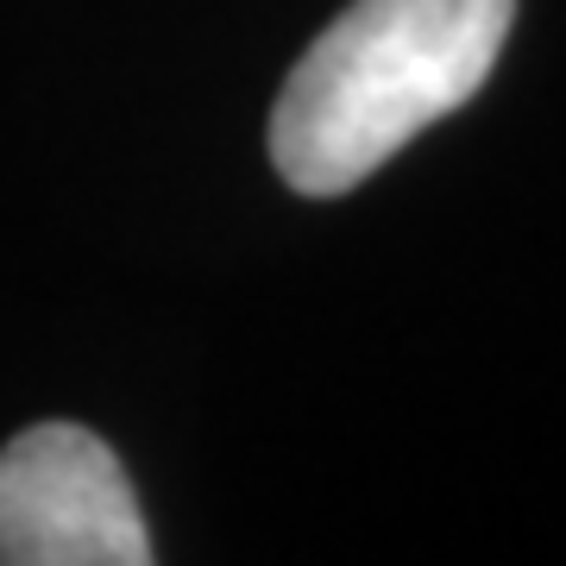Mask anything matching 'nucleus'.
Listing matches in <instances>:
<instances>
[{
  "instance_id": "f257e3e1",
  "label": "nucleus",
  "mask_w": 566,
  "mask_h": 566,
  "mask_svg": "<svg viewBox=\"0 0 566 566\" xmlns=\"http://www.w3.org/2000/svg\"><path fill=\"white\" fill-rule=\"evenodd\" d=\"M516 0H353L271 107V158L296 196H346L422 126L465 107L504 57Z\"/></svg>"
},
{
  "instance_id": "f03ea898",
  "label": "nucleus",
  "mask_w": 566,
  "mask_h": 566,
  "mask_svg": "<svg viewBox=\"0 0 566 566\" xmlns=\"http://www.w3.org/2000/svg\"><path fill=\"white\" fill-rule=\"evenodd\" d=\"M151 535L120 453L76 422L0 447V566H145Z\"/></svg>"
}]
</instances>
